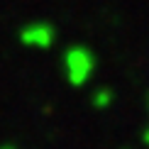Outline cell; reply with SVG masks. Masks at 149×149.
Returning <instances> with one entry per match:
<instances>
[{
  "label": "cell",
  "instance_id": "6da1fadb",
  "mask_svg": "<svg viewBox=\"0 0 149 149\" xmlns=\"http://www.w3.org/2000/svg\"><path fill=\"white\" fill-rule=\"evenodd\" d=\"M61 69L66 83L73 88L88 86L98 71V56L88 44H71L61 54Z\"/></svg>",
  "mask_w": 149,
  "mask_h": 149
},
{
  "label": "cell",
  "instance_id": "7a4b0ae2",
  "mask_svg": "<svg viewBox=\"0 0 149 149\" xmlns=\"http://www.w3.org/2000/svg\"><path fill=\"white\" fill-rule=\"evenodd\" d=\"M56 27H54V22L49 20H34V22H27L20 27V32H17V39H20L22 47L27 49H37V52H47V49H52L56 44Z\"/></svg>",
  "mask_w": 149,
  "mask_h": 149
},
{
  "label": "cell",
  "instance_id": "3957f363",
  "mask_svg": "<svg viewBox=\"0 0 149 149\" xmlns=\"http://www.w3.org/2000/svg\"><path fill=\"white\" fill-rule=\"evenodd\" d=\"M113 103H115V91L108 88V86H98L91 93V105L95 110H108V108H113Z\"/></svg>",
  "mask_w": 149,
  "mask_h": 149
},
{
  "label": "cell",
  "instance_id": "277c9868",
  "mask_svg": "<svg viewBox=\"0 0 149 149\" xmlns=\"http://www.w3.org/2000/svg\"><path fill=\"white\" fill-rule=\"evenodd\" d=\"M142 142H144V147L149 149V125H147L144 130H142Z\"/></svg>",
  "mask_w": 149,
  "mask_h": 149
},
{
  "label": "cell",
  "instance_id": "5b68a950",
  "mask_svg": "<svg viewBox=\"0 0 149 149\" xmlns=\"http://www.w3.org/2000/svg\"><path fill=\"white\" fill-rule=\"evenodd\" d=\"M144 105H147V115H149V93H147V103Z\"/></svg>",
  "mask_w": 149,
  "mask_h": 149
},
{
  "label": "cell",
  "instance_id": "8992f818",
  "mask_svg": "<svg viewBox=\"0 0 149 149\" xmlns=\"http://www.w3.org/2000/svg\"><path fill=\"white\" fill-rule=\"evenodd\" d=\"M0 149H15V147H12V144H3V147H0Z\"/></svg>",
  "mask_w": 149,
  "mask_h": 149
}]
</instances>
